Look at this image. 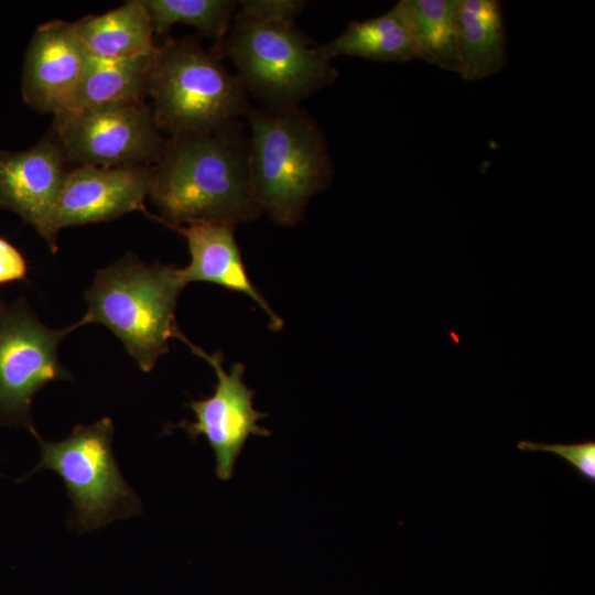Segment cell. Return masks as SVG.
I'll return each mask as SVG.
<instances>
[{
    "mask_svg": "<svg viewBox=\"0 0 595 595\" xmlns=\"http://www.w3.org/2000/svg\"><path fill=\"white\" fill-rule=\"evenodd\" d=\"M175 338L184 342L214 368L217 383L210 397L187 403L195 414V421L183 420L171 428H181L191 440L205 436L215 453L217 477L228 480L232 477L235 463L248 437L270 435L268 429L258 425V421L267 414L253 408L255 391L244 381L246 367L242 364H232L227 372L221 351L207 354L191 343L180 329Z\"/></svg>",
    "mask_w": 595,
    "mask_h": 595,
    "instance_id": "obj_9",
    "label": "cell"
},
{
    "mask_svg": "<svg viewBox=\"0 0 595 595\" xmlns=\"http://www.w3.org/2000/svg\"><path fill=\"white\" fill-rule=\"evenodd\" d=\"M235 228L213 223L173 228L186 239L191 256L186 267L177 268L178 275L185 285L197 281L209 282L248 295L264 311L270 329L278 332L283 327V320L251 282L235 238Z\"/></svg>",
    "mask_w": 595,
    "mask_h": 595,
    "instance_id": "obj_13",
    "label": "cell"
},
{
    "mask_svg": "<svg viewBox=\"0 0 595 595\" xmlns=\"http://www.w3.org/2000/svg\"><path fill=\"white\" fill-rule=\"evenodd\" d=\"M214 48L231 60L247 93L269 110L296 108L337 77L331 60L294 23L234 18Z\"/></svg>",
    "mask_w": 595,
    "mask_h": 595,
    "instance_id": "obj_5",
    "label": "cell"
},
{
    "mask_svg": "<svg viewBox=\"0 0 595 595\" xmlns=\"http://www.w3.org/2000/svg\"><path fill=\"white\" fill-rule=\"evenodd\" d=\"M53 131L67 161L78 165L153 166L166 141L144 100L61 112Z\"/></svg>",
    "mask_w": 595,
    "mask_h": 595,
    "instance_id": "obj_7",
    "label": "cell"
},
{
    "mask_svg": "<svg viewBox=\"0 0 595 595\" xmlns=\"http://www.w3.org/2000/svg\"><path fill=\"white\" fill-rule=\"evenodd\" d=\"M185 286L177 268L147 264L134 253H126L96 273L85 292L87 311L72 327L106 326L148 372L175 337V309Z\"/></svg>",
    "mask_w": 595,
    "mask_h": 595,
    "instance_id": "obj_3",
    "label": "cell"
},
{
    "mask_svg": "<svg viewBox=\"0 0 595 595\" xmlns=\"http://www.w3.org/2000/svg\"><path fill=\"white\" fill-rule=\"evenodd\" d=\"M73 331L72 325L46 326L21 299L0 301V425L34 430V396L52 381L72 379L60 363L58 346Z\"/></svg>",
    "mask_w": 595,
    "mask_h": 595,
    "instance_id": "obj_8",
    "label": "cell"
},
{
    "mask_svg": "<svg viewBox=\"0 0 595 595\" xmlns=\"http://www.w3.org/2000/svg\"><path fill=\"white\" fill-rule=\"evenodd\" d=\"M152 166L77 165L67 172L44 236L53 252L62 228L107 221L140 210L149 196Z\"/></svg>",
    "mask_w": 595,
    "mask_h": 595,
    "instance_id": "obj_10",
    "label": "cell"
},
{
    "mask_svg": "<svg viewBox=\"0 0 595 595\" xmlns=\"http://www.w3.org/2000/svg\"><path fill=\"white\" fill-rule=\"evenodd\" d=\"M456 29L463 78L479 80L505 67L507 29L500 1L457 0Z\"/></svg>",
    "mask_w": 595,
    "mask_h": 595,
    "instance_id": "obj_14",
    "label": "cell"
},
{
    "mask_svg": "<svg viewBox=\"0 0 595 595\" xmlns=\"http://www.w3.org/2000/svg\"><path fill=\"white\" fill-rule=\"evenodd\" d=\"M457 0H400L415 58L459 74Z\"/></svg>",
    "mask_w": 595,
    "mask_h": 595,
    "instance_id": "obj_16",
    "label": "cell"
},
{
    "mask_svg": "<svg viewBox=\"0 0 595 595\" xmlns=\"http://www.w3.org/2000/svg\"><path fill=\"white\" fill-rule=\"evenodd\" d=\"M213 48L192 39H170L152 57L148 96L160 131L173 136L215 132L247 117L248 93Z\"/></svg>",
    "mask_w": 595,
    "mask_h": 595,
    "instance_id": "obj_4",
    "label": "cell"
},
{
    "mask_svg": "<svg viewBox=\"0 0 595 595\" xmlns=\"http://www.w3.org/2000/svg\"><path fill=\"white\" fill-rule=\"evenodd\" d=\"M250 127L249 169L256 201L271 220L295 226L310 199L333 180L334 165L323 132L305 111L255 109Z\"/></svg>",
    "mask_w": 595,
    "mask_h": 595,
    "instance_id": "obj_2",
    "label": "cell"
},
{
    "mask_svg": "<svg viewBox=\"0 0 595 595\" xmlns=\"http://www.w3.org/2000/svg\"><path fill=\"white\" fill-rule=\"evenodd\" d=\"M113 430L112 420L102 418L90 425H76L57 442L44 440L35 429L31 431L41 457L28 476L42 469L57 473L72 500L73 521L79 531H93L141 512V501L113 455Z\"/></svg>",
    "mask_w": 595,
    "mask_h": 595,
    "instance_id": "obj_6",
    "label": "cell"
},
{
    "mask_svg": "<svg viewBox=\"0 0 595 595\" xmlns=\"http://www.w3.org/2000/svg\"><path fill=\"white\" fill-rule=\"evenodd\" d=\"M26 273L28 263L22 253L0 238V284L23 280Z\"/></svg>",
    "mask_w": 595,
    "mask_h": 595,
    "instance_id": "obj_22",
    "label": "cell"
},
{
    "mask_svg": "<svg viewBox=\"0 0 595 595\" xmlns=\"http://www.w3.org/2000/svg\"><path fill=\"white\" fill-rule=\"evenodd\" d=\"M318 47L328 60L337 56L376 62L415 60L407 24L396 6L379 17L351 21L337 37Z\"/></svg>",
    "mask_w": 595,
    "mask_h": 595,
    "instance_id": "obj_17",
    "label": "cell"
},
{
    "mask_svg": "<svg viewBox=\"0 0 595 595\" xmlns=\"http://www.w3.org/2000/svg\"><path fill=\"white\" fill-rule=\"evenodd\" d=\"M152 57L105 61L91 56L68 110L144 100Z\"/></svg>",
    "mask_w": 595,
    "mask_h": 595,
    "instance_id": "obj_18",
    "label": "cell"
},
{
    "mask_svg": "<svg viewBox=\"0 0 595 595\" xmlns=\"http://www.w3.org/2000/svg\"><path fill=\"white\" fill-rule=\"evenodd\" d=\"M305 1L300 0H246L238 2L235 18L275 23H294Z\"/></svg>",
    "mask_w": 595,
    "mask_h": 595,
    "instance_id": "obj_21",
    "label": "cell"
},
{
    "mask_svg": "<svg viewBox=\"0 0 595 595\" xmlns=\"http://www.w3.org/2000/svg\"><path fill=\"white\" fill-rule=\"evenodd\" d=\"M90 58L73 22L53 20L41 24L24 57V101L54 116L68 110Z\"/></svg>",
    "mask_w": 595,
    "mask_h": 595,
    "instance_id": "obj_11",
    "label": "cell"
},
{
    "mask_svg": "<svg viewBox=\"0 0 595 595\" xmlns=\"http://www.w3.org/2000/svg\"><path fill=\"white\" fill-rule=\"evenodd\" d=\"M153 32L163 34L176 23L188 24L220 43L231 28L238 2L230 0H143Z\"/></svg>",
    "mask_w": 595,
    "mask_h": 595,
    "instance_id": "obj_19",
    "label": "cell"
},
{
    "mask_svg": "<svg viewBox=\"0 0 595 595\" xmlns=\"http://www.w3.org/2000/svg\"><path fill=\"white\" fill-rule=\"evenodd\" d=\"M73 23L89 54L98 60L151 57L158 48L143 0H129L113 10Z\"/></svg>",
    "mask_w": 595,
    "mask_h": 595,
    "instance_id": "obj_15",
    "label": "cell"
},
{
    "mask_svg": "<svg viewBox=\"0 0 595 595\" xmlns=\"http://www.w3.org/2000/svg\"><path fill=\"white\" fill-rule=\"evenodd\" d=\"M518 448L529 452H551L566 459L587 480H595V442L586 441L577 444H544L520 441Z\"/></svg>",
    "mask_w": 595,
    "mask_h": 595,
    "instance_id": "obj_20",
    "label": "cell"
},
{
    "mask_svg": "<svg viewBox=\"0 0 595 595\" xmlns=\"http://www.w3.org/2000/svg\"><path fill=\"white\" fill-rule=\"evenodd\" d=\"M66 161L54 134L24 151L0 150V209L18 214L44 238Z\"/></svg>",
    "mask_w": 595,
    "mask_h": 595,
    "instance_id": "obj_12",
    "label": "cell"
},
{
    "mask_svg": "<svg viewBox=\"0 0 595 595\" xmlns=\"http://www.w3.org/2000/svg\"><path fill=\"white\" fill-rule=\"evenodd\" d=\"M149 197L160 212L159 221L172 229L196 223L236 227L261 216L240 122L166 139L152 166Z\"/></svg>",
    "mask_w": 595,
    "mask_h": 595,
    "instance_id": "obj_1",
    "label": "cell"
}]
</instances>
